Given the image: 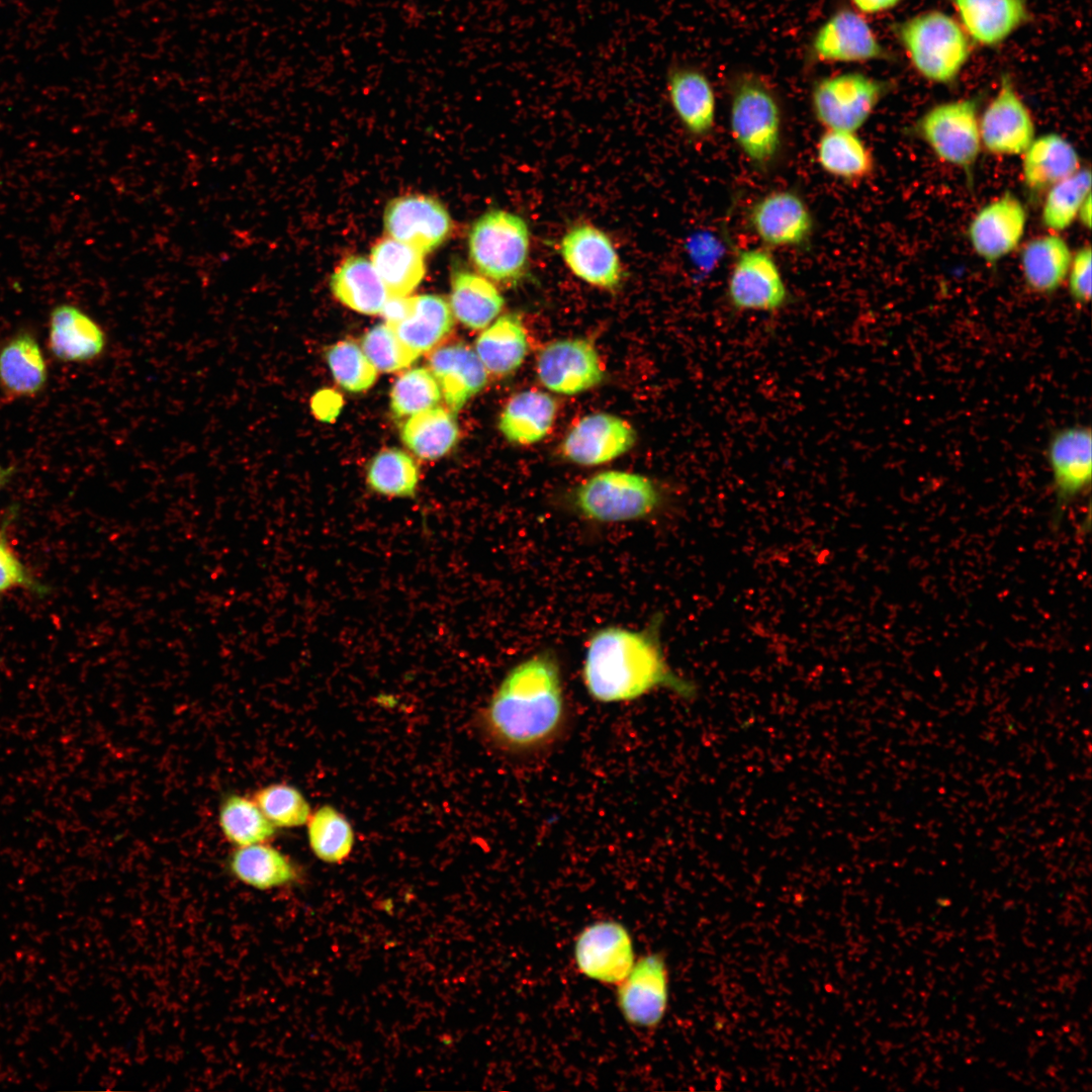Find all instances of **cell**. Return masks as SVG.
<instances>
[{
    "instance_id": "obj_1",
    "label": "cell",
    "mask_w": 1092,
    "mask_h": 1092,
    "mask_svg": "<svg viewBox=\"0 0 1092 1092\" xmlns=\"http://www.w3.org/2000/svg\"><path fill=\"white\" fill-rule=\"evenodd\" d=\"M500 749L526 754L554 743L566 723L561 669L550 651L535 653L504 676L482 716Z\"/></svg>"
},
{
    "instance_id": "obj_2",
    "label": "cell",
    "mask_w": 1092,
    "mask_h": 1092,
    "mask_svg": "<svg viewBox=\"0 0 1092 1092\" xmlns=\"http://www.w3.org/2000/svg\"><path fill=\"white\" fill-rule=\"evenodd\" d=\"M659 621L642 630L607 626L586 643L582 682L589 697L602 704L628 702L665 689L681 697L695 695V686L667 662L659 636Z\"/></svg>"
},
{
    "instance_id": "obj_3",
    "label": "cell",
    "mask_w": 1092,
    "mask_h": 1092,
    "mask_svg": "<svg viewBox=\"0 0 1092 1092\" xmlns=\"http://www.w3.org/2000/svg\"><path fill=\"white\" fill-rule=\"evenodd\" d=\"M731 134L746 158L766 168L781 147L782 111L768 82L751 71L739 72L730 82Z\"/></svg>"
},
{
    "instance_id": "obj_4",
    "label": "cell",
    "mask_w": 1092,
    "mask_h": 1092,
    "mask_svg": "<svg viewBox=\"0 0 1092 1092\" xmlns=\"http://www.w3.org/2000/svg\"><path fill=\"white\" fill-rule=\"evenodd\" d=\"M659 488L640 473L607 470L582 481L571 503L582 518L597 523H622L645 519L661 504Z\"/></svg>"
},
{
    "instance_id": "obj_5",
    "label": "cell",
    "mask_w": 1092,
    "mask_h": 1092,
    "mask_svg": "<svg viewBox=\"0 0 1092 1092\" xmlns=\"http://www.w3.org/2000/svg\"><path fill=\"white\" fill-rule=\"evenodd\" d=\"M896 32L916 71L929 81H953L969 59L965 30L941 11L916 15L899 24Z\"/></svg>"
},
{
    "instance_id": "obj_6",
    "label": "cell",
    "mask_w": 1092,
    "mask_h": 1092,
    "mask_svg": "<svg viewBox=\"0 0 1092 1092\" xmlns=\"http://www.w3.org/2000/svg\"><path fill=\"white\" fill-rule=\"evenodd\" d=\"M469 256L482 276L512 284L526 274L530 233L518 214L491 209L474 221L469 232Z\"/></svg>"
},
{
    "instance_id": "obj_7",
    "label": "cell",
    "mask_w": 1092,
    "mask_h": 1092,
    "mask_svg": "<svg viewBox=\"0 0 1092 1092\" xmlns=\"http://www.w3.org/2000/svg\"><path fill=\"white\" fill-rule=\"evenodd\" d=\"M887 90L884 82L849 71L822 77L811 90V106L825 129L856 131L870 118Z\"/></svg>"
},
{
    "instance_id": "obj_8",
    "label": "cell",
    "mask_w": 1092,
    "mask_h": 1092,
    "mask_svg": "<svg viewBox=\"0 0 1092 1092\" xmlns=\"http://www.w3.org/2000/svg\"><path fill=\"white\" fill-rule=\"evenodd\" d=\"M916 129L939 159L972 176L982 147L975 100L938 104L922 115Z\"/></svg>"
},
{
    "instance_id": "obj_9",
    "label": "cell",
    "mask_w": 1092,
    "mask_h": 1092,
    "mask_svg": "<svg viewBox=\"0 0 1092 1092\" xmlns=\"http://www.w3.org/2000/svg\"><path fill=\"white\" fill-rule=\"evenodd\" d=\"M888 51L873 28L852 8L833 11L813 34L806 53V64L863 63L889 59Z\"/></svg>"
},
{
    "instance_id": "obj_10",
    "label": "cell",
    "mask_w": 1092,
    "mask_h": 1092,
    "mask_svg": "<svg viewBox=\"0 0 1092 1092\" xmlns=\"http://www.w3.org/2000/svg\"><path fill=\"white\" fill-rule=\"evenodd\" d=\"M727 299L736 311L774 313L789 301V291L772 256L762 249L738 253L727 282Z\"/></svg>"
},
{
    "instance_id": "obj_11",
    "label": "cell",
    "mask_w": 1092,
    "mask_h": 1092,
    "mask_svg": "<svg viewBox=\"0 0 1092 1092\" xmlns=\"http://www.w3.org/2000/svg\"><path fill=\"white\" fill-rule=\"evenodd\" d=\"M573 954L582 975L608 985H618L635 963L632 937L615 920H600L584 927L575 939Z\"/></svg>"
},
{
    "instance_id": "obj_12",
    "label": "cell",
    "mask_w": 1092,
    "mask_h": 1092,
    "mask_svg": "<svg viewBox=\"0 0 1092 1092\" xmlns=\"http://www.w3.org/2000/svg\"><path fill=\"white\" fill-rule=\"evenodd\" d=\"M537 375L549 390L566 395L597 386L604 368L594 343L583 338L549 343L537 359Z\"/></svg>"
},
{
    "instance_id": "obj_13",
    "label": "cell",
    "mask_w": 1092,
    "mask_h": 1092,
    "mask_svg": "<svg viewBox=\"0 0 1092 1092\" xmlns=\"http://www.w3.org/2000/svg\"><path fill=\"white\" fill-rule=\"evenodd\" d=\"M617 986V1003L631 1025L654 1028L668 1004V970L660 953L642 956Z\"/></svg>"
},
{
    "instance_id": "obj_14",
    "label": "cell",
    "mask_w": 1092,
    "mask_h": 1092,
    "mask_svg": "<svg viewBox=\"0 0 1092 1092\" xmlns=\"http://www.w3.org/2000/svg\"><path fill=\"white\" fill-rule=\"evenodd\" d=\"M1056 496V518L1060 522L1067 507L1084 493L1092 478V435L1086 426L1057 431L1046 450Z\"/></svg>"
},
{
    "instance_id": "obj_15",
    "label": "cell",
    "mask_w": 1092,
    "mask_h": 1092,
    "mask_svg": "<svg viewBox=\"0 0 1092 1092\" xmlns=\"http://www.w3.org/2000/svg\"><path fill=\"white\" fill-rule=\"evenodd\" d=\"M383 223L390 238L423 255L442 245L452 231L451 217L444 205L425 195L391 200L385 208Z\"/></svg>"
},
{
    "instance_id": "obj_16",
    "label": "cell",
    "mask_w": 1092,
    "mask_h": 1092,
    "mask_svg": "<svg viewBox=\"0 0 1092 1092\" xmlns=\"http://www.w3.org/2000/svg\"><path fill=\"white\" fill-rule=\"evenodd\" d=\"M566 267L592 286L614 290L622 281V265L610 237L590 223L569 229L559 245Z\"/></svg>"
},
{
    "instance_id": "obj_17",
    "label": "cell",
    "mask_w": 1092,
    "mask_h": 1092,
    "mask_svg": "<svg viewBox=\"0 0 1092 1092\" xmlns=\"http://www.w3.org/2000/svg\"><path fill=\"white\" fill-rule=\"evenodd\" d=\"M979 126L982 146L994 155L1023 154L1034 140L1032 116L1007 77H1003Z\"/></svg>"
},
{
    "instance_id": "obj_18",
    "label": "cell",
    "mask_w": 1092,
    "mask_h": 1092,
    "mask_svg": "<svg viewBox=\"0 0 1092 1092\" xmlns=\"http://www.w3.org/2000/svg\"><path fill=\"white\" fill-rule=\"evenodd\" d=\"M636 441L633 427L609 413L583 417L561 443L562 455L572 463L595 466L607 463L628 452Z\"/></svg>"
},
{
    "instance_id": "obj_19",
    "label": "cell",
    "mask_w": 1092,
    "mask_h": 1092,
    "mask_svg": "<svg viewBox=\"0 0 1092 1092\" xmlns=\"http://www.w3.org/2000/svg\"><path fill=\"white\" fill-rule=\"evenodd\" d=\"M1027 214L1022 202L1005 193L981 208L969 226L971 245L988 263H996L1014 251L1021 242Z\"/></svg>"
},
{
    "instance_id": "obj_20",
    "label": "cell",
    "mask_w": 1092,
    "mask_h": 1092,
    "mask_svg": "<svg viewBox=\"0 0 1092 1092\" xmlns=\"http://www.w3.org/2000/svg\"><path fill=\"white\" fill-rule=\"evenodd\" d=\"M749 221L758 238L770 247H795L812 234L813 219L805 201L795 192L774 191L757 200Z\"/></svg>"
},
{
    "instance_id": "obj_21",
    "label": "cell",
    "mask_w": 1092,
    "mask_h": 1092,
    "mask_svg": "<svg viewBox=\"0 0 1092 1092\" xmlns=\"http://www.w3.org/2000/svg\"><path fill=\"white\" fill-rule=\"evenodd\" d=\"M666 92L673 111L691 134L705 136L712 131L716 97L704 71L691 65L673 64L666 73Z\"/></svg>"
},
{
    "instance_id": "obj_22",
    "label": "cell",
    "mask_w": 1092,
    "mask_h": 1092,
    "mask_svg": "<svg viewBox=\"0 0 1092 1092\" xmlns=\"http://www.w3.org/2000/svg\"><path fill=\"white\" fill-rule=\"evenodd\" d=\"M429 369L451 413L461 410L487 382V370L475 350L463 343L441 346L430 354Z\"/></svg>"
},
{
    "instance_id": "obj_23",
    "label": "cell",
    "mask_w": 1092,
    "mask_h": 1092,
    "mask_svg": "<svg viewBox=\"0 0 1092 1092\" xmlns=\"http://www.w3.org/2000/svg\"><path fill=\"white\" fill-rule=\"evenodd\" d=\"M49 348L60 361L84 363L100 357L107 345L101 326L78 306H55L49 318Z\"/></svg>"
},
{
    "instance_id": "obj_24",
    "label": "cell",
    "mask_w": 1092,
    "mask_h": 1092,
    "mask_svg": "<svg viewBox=\"0 0 1092 1092\" xmlns=\"http://www.w3.org/2000/svg\"><path fill=\"white\" fill-rule=\"evenodd\" d=\"M48 365L33 335L21 332L0 349V387L8 395L32 396L48 381Z\"/></svg>"
},
{
    "instance_id": "obj_25",
    "label": "cell",
    "mask_w": 1092,
    "mask_h": 1092,
    "mask_svg": "<svg viewBox=\"0 0 1092 1092\" xmlns=\"http://www.w3.org/2000/svg\"><path fill=\"white\" fill-rule=\"evenodd\" d=\"M972 38L992 47L1006 39L1027 19L1025 0H953Z\"/></svg>"
},
{
    "instance_id": "obj_26",
    "label": "cell",
    "mask_w": 1092,
    "mask_h": 1092,
    "mask_svg": "<svg viewBox=\"0 0 1092 1092\" xmlns=\"http://www.w3.org/2000/svg\"><path fill=\"white\" fill-rule=\"evenodd\" d=\"M1079 170L1080 158L1076 149L1058 133L1034 139L1023 153V181L1032 192L1049 190Z\"/></svg>"
},
{
    "instance_id": "obj_27",
    "label": "cell",
    "mask_w": 1092,
    "mask_h": 1092,
    "mask_svg": "<svg viewBox=\"0 0 1092 1092\" xmlns=\"http://www.w3.org/2000/svg\"><path fill=\"white\" fill-rule=\"evenodd\" d=\"M557 405L553 397L539 390L514 395L504 407L498 429L511 443L531 445L541 441L551 430Z\"/></svg>"
},
{
    "instance_id": "obj_28",
    "label": "cell",
    "mask_w": 1092,
    "mask_h": 1092,
    "mask_svg": "<svg viewBox=\"0 0 1092 1092\" xmlns=\"http://www.w3.org/2000/svg\"><path fill=\"white\" fill-rule=\"evenodd\" d=\"M230 873L256 890H270L291 884L298 872L288 856L266 842L236 847L228 859Z\"/></svg>"
},
{
    "instance_id": "obj_29",
    "label": "cell",
    "mask_w": 1092,
    "mask_h": 1092,
    "mask_svg": "<svg viewBox=\"0 0 1092 1092\" xmlns=\"http://www.w3.org/2000/svg\"><path fill=\"white\" fill-rule=\"evenodd\" d=\"M334 296L351 309L364 314L381 313L389 294L371 261L347 258L331 278Z\"/></svg>"
},
{
    "instance_id": "obj_30",
    "label": "cell",
    "mask_w": 1092,
    "mask_h": 1092,
    "mask_svg": "<svg viewBox=\"0 0 1092 1092\" xmlns=\"http://www.w3.org/2000/svg\"><path fill=\"white\" fill-rule=\"evenodd\" d=\"M528 349L526 330L516 313L499 316L485 328L475 342V352L487 372L499 376L517 370Z\"/></svg>"
},
{
    "instance_id": "obj_31",
    "label": "cell",
    "mask_w": 1092,
    "mask_h": 1092,
    "mask_svg": "<svg viewBox=\"0 0 1092 1092\" xmlns=\"http://www.w3.org/2000/svg\"><path fill=\"white\" fill-rule=\"evenodd\" d=\"M450 302L454 316L472 330L490 325L505 304L504 297L486 277L466 270L453 273Z\"/></svg>"
},
{
    "instance_id": "obj_32",
    "label": "cell",
    "mask_w": 1092,
    "mask_h": 1092,
    "mask_svg": "<svg viewBox=\"0 0 1092 1092\" xmlns=\"http://www.w3.org/2000/svg\"><path fill=\"white\" fill-rule=\"evenodd\" d=\"M1072 252L1056 235L1033 239L1022 250L1021 270L1026 285L1037 293H1052L1067 279Z\"/></svg>"
},
{
    "instance_id": "obj_33",
    "label": "cell",
    "mask_w": 1092,
    "mask_h": 1092,
    "mask_svg": "<svg viewBox=\"0 0 1092 1092\" xmlns=\"http://www.w3.org/2000/svg\"><path fill=\"white\" fill-rule=\"evenodd\" d=\"M454 324L451 306L444 297L424 294L416 296L414 310L407 318L390 327L408 348L421 355L441 343Z\"/></svg>"
},
{
    "instance_id": "obj_34",
    "label": "cell",
    "mask_w": 1092,
    "mask_h": 1092,
    "mask_svg": "<svg viewBox=\"0 0 1092 1092\" xmlns=\"http://www.w3.org/2000/svg\"><path fill=\"white\" fill-rule=\"evenodd\" d=\"M400 436L404 445L419 458L436 460L455 446L459 428L450 411L434 406L408 417Z\"/></svg>"
},
{
    "instance_id": "obj_35",
    "label": "cell",
    "mask_w": 1092,
    "mask_h": 1092,
    "mask_svg": "<svg viewBox=\"0 0 1092 1092\" xmlns=\"http://www.w3.org/2000/svg\"><path fill=\"white\" fill-rule=\"evenodd\" d=\"M371 263L389 296L408 295L426 273L424 255L392 238L380 240L373 246Z\"/></svg>"
},
{
    "instance_id": "obj_36",
    "label": "cell",
    "mask_w": 1092,
    "mask_h": 1092,
    "mask_svg": "<svg viewBox=\"0 0 1092 1092\" xmlns=\"http://www.w3.org/2000/svg\"><path fill=\"white\" fill-rule=\"evenodd\" d=\"M817 161L828 174L857 181L874 169L873 156L855 131L826 129L817 144Z\"/></svg>"
},
{
    "instance_id": "obj_37",
    "label": "cell",
    "mask_w": 1092,
    "mask_h": 1092,
    "mask_svg": "<svg viewBox=\"0 0 1092 1092\" xmlns=\"http://www.w3.org/2000/svg\"><path fill=\"white\" fill-rule=\"evenodd\" d=\"M218 823L225 839L236 847L266 842L276 832L253 798L239 794H230L222 800Z\"/></svg>"
},
{
    "instance_id": "obj_38",
    "label": "cell",
    "mask_w": 1092,
    "mask_h": 1092,
    "mask_svg": "<svg viewBox=\"0 0 1092 1092\" xmlns=\"http://www.w3.org/2000/svg\"><path fill=\"white\" fill-rule=\"evenodd\" d=\"M419 469L411 455L398 448L377 453L367 467L370 489L390 497H413L419 483Z\"/></svg>"
},
{
    "instance_id": "obj_39",
    "label": "cell",
    "mask_w": 1092,
    "mask_h": 1092,
    "mask_svg": "<svg viewBox=\"0 0 1092 1092\" xmlns=\"http://www.w3.org/2000/svg\"><path fill=\"white\" fill-rule=\"evenodd\" d=\"M307 835L314 855L329 863L346 859L354 844V832L349 821L332 806H323L310 815Z\"/></svg>"
},
{
    "instance_id": "obj_40",
    "label": "cell",
    "mask_w": 1092,
    "mask_h": 1092,
    "mask_svg": "<svg viewBox=\"0 0 1092 1092\" xmlns=\"http://www.w3.org/2000/svg\"><path fill=\"white\" fill-rule=\"evenodd\" d=\"M1091 195V173L1088 169L1079 170L1072 176L1060 181L1048 190L1043 207L1042 221L1054 231L1068 229L1088 196Z\"/></svg>"
},
{
    "instance_id": "obj_41",
    "label": "cell",
    "mask_w": 1092,
    "mask_h": 1092,
    "mask_svg": "<svg viewBox=\"0 0 1092 1092\" xmlns=\"http://www.w3.org/2000/svg\"><path fill=\"white\" fill-rule=\"evenodd\" d=\"M441 396L440 386L430 369L414 368L394 381L390 390V410L396 419L411 417L436 406Z\"/></svg>"
},
{
    "instance_id": "obj_42",
    "label": "cell",
    "mask_w": 1092,
    "mask_h": 1092,
    "mask_svg": "<svg viewBox=\"0 0 1092 1092\" xmlns=\"http://www.w3.org/2000/svg\"><path fill=\"white\" fill-rule=\"evenodd\" d=\"M325 356L334 379L345 390L363 392L375 383L377 370L356 343L340 341Z\"/></svg>"
},
{
    "instance_id": "obj_43",
    "label": "cell",
    "mask_w": 1092,
    "mask_h": 1092,
    "mask_svg": "<svg viewBox=\"0 0 1092 1092\" xmlns=\"http://www.w3.org/2000/svg\"><path fill=\"white\" fill-rule=\"evenodd\" d=\"M253 800L275 827H298L307 823L311 815L303 795L286 784L263 787L254 793Z\"/></svg>"
},
{
    "instance_id": "obj_44",
    "label": "cell",
    "mask_w": 1092,
    "mask_h": 1092,
    "mask_svg": "<svg viewBox=\"0 0 1092 1092\" xmlns=\"http://www.w3.org/2000/svg\"><path fill=\"white\" fill-rule=\"evenodd\" d=\"M362 350L382 372H395L408 367L420 354L408 348L386 323L372 327L362 339Z\"/></svg>"
},
{
    "instance_id": "obj_45",
    "label": "cell",
    "mask_w": 1092,
    "mask_h": 1092,
    "mask_svg": "<svg viewBox=\"0 0 1092 1092\" xmlns=\"http://www.w3.org/2000/svg\"><path fill=\"white\" fill-rule=\"evenodd\" d=\"M11 519L8 515L0 526V595L23 589L44 596L49 587L32 574L8 541L7 528Z\"/></svg>"
},
{
    "instance_id": "obj_46",
    "label": "cell",
    "mask_w": 1092,
    "mask_h": 1092,
    "mask_svg": "<svg viewBox=\"0 0 1092 1092\" xmlns=\"http://www.w3.org/2000/svg\"><path fill=\"white\" fill-rule=\"evenodd\" d=\"M1091 248L1085 246L1072 257L1068 272L1069 291L1073 300L1081 305L1091 298Z\"/></svg>"
},
{
    "instance_id": "obj_47",
    "label": "cell",
    "mask_w": 1092,
    "mask_h": 1092,
    "mask_svg": "<svg viewBox=\"0 0 1092 1092\" xmlns=\"http://www.w3.org/2000/svg\"><path fill=\"white\" fill-rule=\"evenodd\" d=\"M687 249L694 264L702 272H710L721 255L720 243L711 235L698 234L689 240Z\"/></svg>"
},
{
    "instance_id": "obj_48",
    "label": "cell",
    "mask_w": 1092,
    "mask_h": 1092,
    "mask_svg": "<svg viewBox=\"0 0 1092 1092\" xmlns=\"http://www.w3.org/2000/svg\"><path fill=\"white\" fill-rule=\"evenodd\" d=\"M311 411L321 421L334 420L342 407V397L331 389L317 391L310 401Z\"/></svg>"
},
{
    "instance_id": "obj_49",
    "label": "cell",
    "mask_w": 1092,
    "mask_h": 1092,
    "mask_svg": "<svg viewBox=\"0 0 1092 1092\" xmlns=\"http://www.w3.org/2000/svg\"><path fill=\"white\" fill-rule=\"evenodd\" d=\"M416 296H389L381 314L385 323L395 326L407 318L414 310Z\"/></svg>"
},
{
    "instance_id": "obj_50",
    "label": "cell",
    "mask_w": 1092,
    "mask_h": 1092,
    "mask_svg": "<svg viewBox=\"0 0 1092 1092\" xmlns=\"http://www.w3.org/2000/svg\"><path fill=\"white\" fill-rule=\"evenodd\" d=\"M902 0H849L851 6L860 14L871 15L889 11Z\"/></svg>"
},
{
    "instance_id": "obj_51",
    "label": "cell",
    "mask_w": 1092,
    "mask_h": 1092,
    "mask_svg": "<svg viewBox=\"0 0 1092 1092\" xmlns=\"http://www.w3.org/2000/svg\"><path fill=\"white\" fill-rule=\"evenodd\" d=\"M1078 217L1081 219L1084 226H1086L1088 229L1090 228V225H1091V195L1088 196L1086 198V200L1084 201V203H1083V205H1082V207H1081V209L1079 211Z\"/></svg>"
},
{
    "instance_id": "obj_52",
    "label": "cell",
    "mask_w": 1092,
    "mask_h": 1092,
    "mask_svg": "<svg viewBox=\"0 0 1092 1092\" xmlns=\"http://www.w3.org/2000/svg\"><path fill=\"white\" fill-rule=\"evenodd\" d=\"M12 474V469L0 465V490L7 483Z\"/></svg>"
}]
</instances>
